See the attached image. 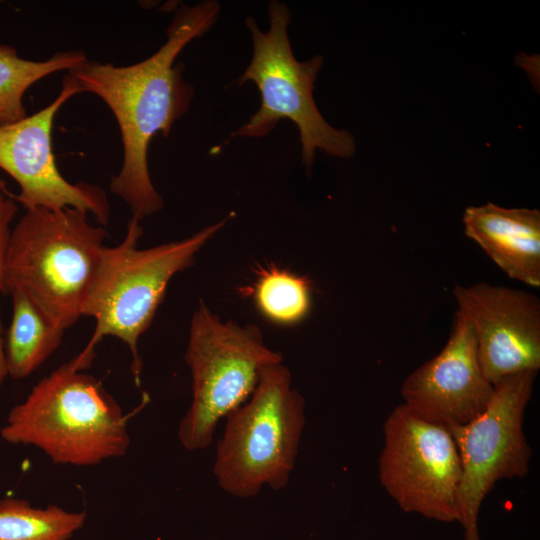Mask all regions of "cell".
<instances>
[{
	"instance_id": "cell-16",
	"label": "cell",
	"mask_w": 540,
	"mask_h": 540,
	"mask_svg": "<svg viewBox=\"0 0 540 540\" xmlns=\"http://www.w3.org/2000/svg\"><path fill=\"white\" fill-rule=\"evenodd\" d=\"M85 522V511L57 505L35 508L16 497L0 499V540H69Z\"/></svg>"
},
{
	"instance_id": "cell-14",
	"label": "cell",
	"mask_w": 540,
	"mask_h": 540,
	"mask_svg": "<svg viewBox=\"0 0 540 540\" xmlns=\"http://www.w3.org/2000/svg\"><path fill=\"white\" fill-rule=\"evenodd\" d=\"M13 311L5 339L8 376H30L59 347L65 330L54 324L25 294L10 290Z\"/></svg>"
},
{
	"instance_id": "cell-19",
	"label": "cell",
	"mask_w": 540,
	"mask_h": 540,
	"mask_svg": "<svg viewBox=\"0 0 540 540\" xmlns=\"http://www.w3.org/2000/svg\"><path fill=\"white\" fill-rule=\"evenodd\" d=\"M0 309H1V305H0ZM7 376H8V372H7L6 356H5V340L3 338V327H2L1 311H0V386L2 385V383L4 382Z\"/></svg>"
},
{
	"instance_id": "cell-17",
	"label": "cell",
	"mask_w": 540,
	"mask_h": 540,
	"mask_svg": "<svg viewBox=\"0 0 540 540\" xmlns=\"http://www.w3.org/2000/svg\"><path fill=\"white\" fill-rule=\"evenodd\" d=\"M254 299L266 318L278 324L291 325L301 321L309 312L311 292L305 278L271 267L260 272Z\"/></svg>"
},
{
	"instance_id": "cell-6",
	"label": "cell",
	"mask_w": 540,
	"mask_h": 540,
	"mask_svg": "<svg viewBox=\"0 0 540 540\" xmlns=\"http://www.w3.org/2000/svg\"><path fill=\"white\" fill-rule=\"evenodd\" d=\"M269 29L262 32L255 19L248 16L253 44L251 61L236 80L238 86L254 82L261 95L259 109L233 136L260 138L269 134L282 119L298 127L301 161L311 172L317 149L340 158L354 155V137L345 130L332 127L321 115L313 98L314 83L323 64L316 55L298 61L291 49L288 26L291 12L278 0L268 4Z\"/></svg>"
},
{
	"instance_id": "cell-13",
	"label": "cell",
	"mask_w": 540,
	"mask_h": 540,
	"mask_svg": "<svg viewBox=\"0 0 540 540\" xmlns=\"http://www.w3.org/2000/svg\"><path fill=\"white\" fill-rule=\"evenodd\" d=\"M465 235L511 279L540 286V211L488 202L463 213Z\"/></svg>"
},
{
	"instance_id": "cell-18",
	"label": "cell",
	"mask_w": 540,
	"mask_h": 540,
	"mask_svg": "<svg viewBox=\"0 0 540 540\" xmlns=\"http://www.w3.org/2000/svg\"><path fill=\"white\" fill-rule=\"evenodd\" d=\"M18 206L4 183L0 182V292L8 294V287L5 276L6 257L11 237V224L17 213Z\"/></svg>"
},
{
	"instance_id": "cell-9",
	"label": "cell",
	"mask_w": 540,
	"mask_h": 540,
	"mask_svg": "<svg viewBox=\"0 0 540 540\" xmlns=\"http://www.w3.org/2000/svg\"><path fill=\"white\" fill-rule=\"evenodd\" d=\"M383 431L379 478L386 492L404 512L458 522L461 464L447 427L402 403L387 417Z\"/></svg>"
},
{
	"instance_id": "cell-8",
	"label": "cell",
	"mask_w": 540,
	"mask_h": 540,
	"mask_svg": "<svg viewBox=\"0 0 540 540\" xmlns=\"http://www.w3.org/2000/svg\"><path fill=\"white\" fill-rule=\"evenodd\" d=\"M536 376L537 372L525 371L503 378L480 415L466 424L447 427L461 464L458 522L464 540H481L479 512L495 484L523 478L529 472L532 450L523 421Z\"/></svg>"
},
{
	"instance_id": "cell-7",
	"label": "cell",
	"mask_w": 540,
	"mask_h": 540,
	"mask_svg": "<svg viewBox=\"0 0 540 540\" xmlns=\"http://www.w3.org/2000/svg\"><path fill=\"white\" fill-rule=\"evenodd\" d=\"M184 359L192 375V401L178 438L189 451L209 447L220 420L248 400L262 370L283 360L255 326L222 322L203 301L191 318Z\"/></svg>"
},
{
	"instance_id": "cell-2",
	"label": "cell",
	"mask_w": 540,
	"mask_h": 540,
	"mask_svg": "<svg viewBox=\"0 0 540 540\" xmlns=\"http://www.w3.org/2000/svg\"><path fill=\"white\" fill-rule=\"evenodd\" d=\"M61 465L93 466L130 446L127 416L115 398L73 358L42 378L8 413L0 430Z\"/></svg>"
},
{
	"instance_id": "cell-4",
	"label": "cell",
	"mask_w": 540,
	"mask_h": 540,
	"mask_svg": "<svg viewBox=\"0 0 540 540\" xmlns=\"http://www.w3.org/2000/svg\"><path fill=\"white\" fill-rule=\"evenodd\" d=\"M73 207L26 210L11 232L5 276L63 330L83 316L106 230Z\"/></svg>"
},
{
	"instance_id": "cell-1",
	"label": "cell",
	"mask_w": 540,
	"mask_h": 540,
	"mask_svg": "<svg viewBox=\"0 0 540 540\" xmlns=\"http://www.w3.org/2000/svg\"><path fill=\"white\" fill-rule=\"evenodd\" d=\"M220 10L215 0L182 4L167 28L166 42L145 60L129 66L87 60L68 71L82 92L106 103L118 123L123 163L111 179L110 190L139 221L164 207L148 168L151 139L158 133L167 137L194 96L193 86L183 79V63L175 64V60L191 41L213 27Z\"/></svg>"
},
{
	"instance_id": "cell-11",
	"label": "cell",
	"mask_w": 540,
	"mask_h": 540,
	"mask_svg": "<svg viewBox=\"0 0 540 540\" xmlns=\"http://www.w3.org/2000/svg\"><path fill=\"white\" fill-rule=\"evenodd\" d=\"M458 310L473 328L478 360L495 386L503 378L540 369V299L535 294L478 282L453 289Z\"/></svg>"
},
{
	"instance_id": "cell-12",
	"label": "cell",
	"mask_w": 540,
	"mask_h": 540,
	"mask_svg": "<svg viewBox=\"0 0 540 540\" xmlns=\"http://www.w3.org/2000/svg\"><path fill=\"white\" fill-rule=\"evenodd\" d=\"M400 393L416 414L446 427L466 424L485 410L494 386L483 374L475 334L463 314L456 311L440 353L408 375Z\"/></svg>"
},
{
	"instance_id": "cell-10",
	"label": "cell",
	"mask_w": 540,
	"mask_h": 540,
	"mask_svg": "<svg viewBox=\"0 0 540 540\" xmlns=\"http://www.w3.org/2000/svg\"><path fill=\"white\" fill-rule=\"evenodd\" d=\"M81 92L76 79L68 73L58 96L48 106L0 127V168L18 184L19 194L12 196L26 210L73 207L92 213L104 227L110 214L106 193L87 182L66 180L53 153L55 115L65 102Z\"/></svg>"
},
{
	"instance_id": "cell-5",
	"label": "cell",
	"mask_w": 540,
	"mask_h": 540,
	"mask_svg": "<svg viewBox=\"0 0 540 540\" xmlns=\"http://www.w3.org/2000/svg\"><path fill=\"white\" fill-rule=\"evenodd\" d=\"M291 381L282 363L265 367L248 400L226 416L213 466L226 493L250 498L287 486L305 426V401Z\"/></svg>"
},
{
	"instance_id": "cell-15",
	"label": "cell",
	"mask_w": 540,
	"mask_h": 540,
	"mask_svg": "<svg viewBox=\"0 0 540 540\" xmlns=\"http://www.w3.org/2000/svg\"><path fill=\"white\" fill-rule=\"evenodd\" d=\"M87 60L81 50L57 52L44 61L27 60L19 57L13 46L0 44V127L27 116L23 96L35 82Z\"/></svg>"
},
{
	"instance_id": "cell-3",
	"label": "cell",
	"mask_w": 540,
	"mask_h": 540,
	"mask_svg": "<svg viewBox=\"0 0 540 540\" xmlns=\"http://www.w3.org/2000/svg\"><path fill=\"white\" fill-rule=\"evenodd\" d=\"M229 217L183 240L147 249H138L143 229L138 219H130L124 239L114 247H104L83 309V316L95 320L91 339L75 357L85 369L91 365L98 343L113 336L128 346L131 370L139 385L142 360L138 341L150 327L170 280L194 263L196 253Z\"/></svg>"
}]
</instances>
